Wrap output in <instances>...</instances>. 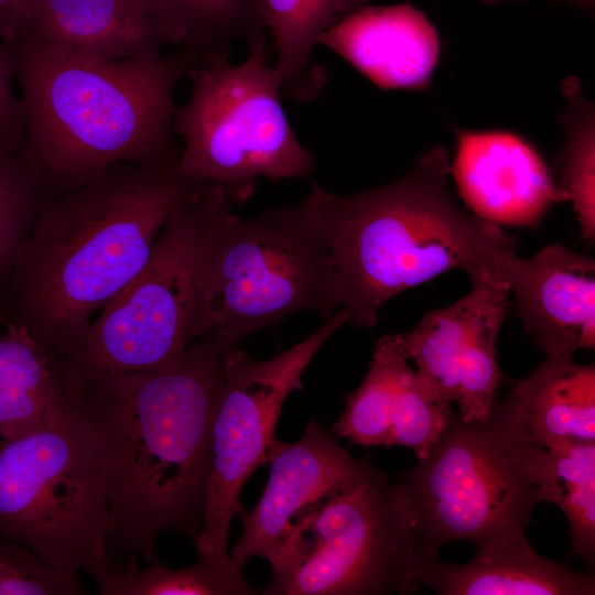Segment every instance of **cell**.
Masks as SVG:
<instances>
[{"label": "cell", "instance_id": "obj_1", "mask_svg": "<svg viewBox=\"0 0 595 595\" xmlns=\"http://www.w3.org/2000/svg\"><path fill=\"white\" fill-rule=\"evenodd\" d=\"M229 347L198 338L174 366L65 387L89 419L110 513L108 555L125 569L158 559L162 533L195 543L212 468V425Z\"/></svg>", "mask_w": 595, "mask_h": 595}, {"label": "cell", "instance_id": "obj_2", "mask_svg": "<svg viewBox=\"0 0 595 595\" xmlns=\"http://www.w3.org/2000/svg\"><path fill=\"white\" fill-rule=\"evenodd\" d=\"M177 162L113 164L39 213L0 310L55 365L145 267L167 221L209 185L183 175Z\"/></svg>", "mask_w": 595, "mask_h": 595}, {"label": "cell", "instance_id": "obj_3", "mask_svg": "<svg viewBox=\"0 0 595 595\" xmlns=\"http://www.w3.org/2000/svg\"><path fill=\"white\" fill-rule=\"evenodd\" d=\"M21 89V160L51 197L118 163L178 161L174 91L198 63L177 47L121 60L69 53L19 35L9 43Z\"/></svg>", "mask_w": 595, "mask_h": 595}, {"label": "cell", "instance_id": "obj_4", "mask_svg": "<svg viewBox=\"0 0 595 595\" xmlns=\"http://www.w3.org/2000/svg\"><path fill=\"white\" fill-rule=\"evenodd\" d=\"M450 175L437 145L386 185L351 195L313 185L301 201L328 244L347 324L374 327L387 301L446 271L502 281L516 239L462 206Z\"/></svg>", "mask_w": 595, "mask_h": 595}, {"label": "cell", "instance_id": "obj_5", "mask_svg": "<svg viewBox=\"0 0 595 595\" xmlns=\"http://www.w3.org/2000/svg\"><path fill=\"white\" fill-rule=\"evenodd\" d=\"M538 448L512 389L483 418L452 411L429 453L397 477L424 558L453 541L484 551L524 537L542 502L532 479Z\"/></svg>", "mask_w": 595, "mask_h": 595}, {"label": "cell", "instance_id": "obj_6", "mask_svg": "<svg viewBox=\"0 0 595 595\" xmlns=\"http://www.w3.org/2000/svg\"><path fill=\"white\" fill-rule=\"evenodd\" d=\"M231 203L220 186L209 184L167 221L145 267L57 361L64 387L170 368L202 338L209 255Z\"/></svg>", "mask_w": 595, "mask_h": 595}, {"label": "cell", "instance_id": "obj_7", "mask_svg": "<svg viewBox=\"0 0 595 595\" xmlns=\"http://www.w3.org/2000/svg\"><path fill=\"white\" fill-rule=\"evenodd\" d=\"M339 309L328 244L301 202L251 218L225 208L207 266L202 338L232 348L295 313L326 322Z\"/></svg>", "mask_w": 595, "mask_h": 595}, {"label": "cell", "instance_id": "obj_8", "mask_svg": "<svg viewBox=\"0 0 595 595\" xmlns=\"http://www.w3.org/2000/svg\"><path fill=\"white\" fill-rule=\"evenodd\" d=\"M72 403L53 425L0 440V539L98 583L113 566L110 513L93 425Z\"/></svg>", "mask_w": 595, "mask_h": 595}, {"label": "cell", "instance_id": "obj_9", "mask_svg": "<svg viewBox=\"0 0 595 595\" xmlns=\"http://www.w3.org/2000/svg\"><path fill=\"white\" fill-rule=\"evenodd\" d=\"M188 100L173 127L183 140L178 169L187 177L220 186L234 204L253 193L259 177L306 178L315 156L295 136L282 106V80L267 58V39L246 60L202 57L187 75Z\"/></svg>", "mask_w": 595, "mask_h": 595}, {"label": "cell", "instance_id": "obj_10", "mask_svg": "<svg viewBox=\"0 0 595 595\" xmlns=\"http://www.w3.org/2000/svg\"><path fill=\"white\" fill-rule=\"evenodd\" d=\"M425 561L405 489L372 465L298 520L261 593L414 594Z\"/></svg>", "mask_w": 595, "mask_h": 595}, {"label": "cell", "instance_id": "obj_11", "mask_svg": "<svg viewBox=\"0 0 595 595\" xmlns=\"http://www.w3.org/2000/svg\"><path fill=\"white\" fill-rule=\"evenodd\" d=\"M348 323L338 310L304 340L260 360L237 347L224 358V386L212 425V468L197 555H228L231 520L246 509L241 490L261 465L268 464L283 403L301 388L313 357Z\"/></svg>", "mask_w": 595, "mask_h": 595}, {"label": "cell", "instance_id": "obj_12", "mask_svg": "<svg viewBox=\"0 0 595 595\" xmlns=\"http://www.w3.org/2000/svg\"><path fill=\"white\" fill-rule=\"evenodd\" d=\"M508 285L499 280L472 283L455 303L428 311L401 346L431 397L458 405L464 420L485 416L497 400L502 376L497 337L509 305Z\"/></svg>", "mask_w": 595, "mask_h": 595}, {"label": "cell", "instance_id": "obj_13", "mask_svg": "<svg viewBox=\"0 0 595 595\" xmlns=\"http://www.w3.org/2000/svg\"><path fill=\"white\" fill-rule=\"evenodd\" d=\"M268 464L269 477L259 501L251 511L238 515L242 533L229 555L240 567L255 556L275 566L305 511L372 466L367 457L355 458L316 420L310 421L298 441L277 440Z\"/></svg>", "mask_w": 595, "mask_h": 595}, {"label": "cell", "instance_id": "obj_14", "mask_svg": "<svg viewBox=\"0 0 595 595\" xmlns=\"http://www.w3.org/2000/svg\"><path fill=\"white\" fill-rule=\"evenodd\" d=\"M451 175L466 208L500 227H534L569 201L537 150L511 132L457 130Z\"/></svg>", "mask_w": 595, "mask_h": 595}, {"label": "cell", "instance_id": "obj_15", "mask_svg": "<svg viewBox=\"0 0 595 595\" xmlns=\"http://www.w3.org/2000/svg\"><path fill=\"white\" fill-rule=\"evenodd\" d=\"M452 411L420 381L400 335L387 334L377 342L367 375L346 397L331 432L363 447L404 446L419 459L437 441Z\"/></svg>", "mask_w": 595, "mask_h": 595}, {"label": "cell", "instance_id": "obj_16", "mask_svg": "<svg viewBox=\"0 0 595 595\" xmlns=\"http://www.w3.org/2000/svg\"><path fill=\"white\" fill-rule=\"evenodd\" d=\"M526 333L547 357L595 349V261L560 244L500 268Z\"/></svg>", "mask_w": 595, "mask_h": 595}, {"label": "cell", "instance_id": "obj_17", "mask_svg": "<svg viewBox=\"0 0 595 595\" xmlns=\"http://www.w3.org/2000/svg\"><path fill=\"white\" fill-rule=\"evenodd\" d=\"M383 89H424L439 63L440 39L424 12L410 3L361 6L318 37Z\"/></svg>", "mask_w": 595, "mask_h": 595}, {"label": "cell", "instance_id": "obj_18", "mask_svg": "<svg viewBox=\"0 0 595 595\" xmlns=\"http://www.w3.org/2000/svg\"><path fill=\"white\" fill-rule=\"evenodd\" d=\"M19 35L98 60L128 58L184 43L143 0H28Z\"/></svg>", "mask_w": 595, "mask_h": 595}, {"label": "cell", "instance_id": "obj_19", "mask_svg": "<svg viewBox=\"0 0 595 595\" xmlns=\"http://www.w3.org/2000/svg\"><path fill=\"white\" fill-rule=\"evenodd\" d=\"M422 584L440 595H593V574L538 554L524 537L476 551L466 564L439 556L424 564Z\"/></svg>", "mask_w": 595, "mask_h": 595}, {"label": "cell", "instance_id": "obj_20", "mask_svg": "<svg viewBox=\"0 0 595 595\" xmlns=\"http://www.w3.org/2000/svg\"><path fill=\"white\" fill-rule=\"evenodd\" d=\"M532 442L541 448L595 443V366L547 357L511 388Z\"/></svg>", "mask_w": 595, "mask_h": 595}, {"label": "cell", "instance_id": "obj_21", "mask_svg": "<svg viewBox=\"0 0 595 595\" xmlns=\"http://www.w3.org/2000/svg\"><path fill=\"white\" fill-rule=\"evenodd\" d=\"M0 335V436L15 440L48 428L72 408L60 371L21 325Z\"/></svg>", "mask_w": 595, "mask_h": 595}, {"label": "cell", "instance_id": "obj_22", "mask_svg": "<svg viewBox=\"0 0 595 595\" xmlns=\"http://www.w3.org/2000/svg\"><path fill=\"white\" fill-rule=\"evenodd\" d=\"M345 0H258L263 28L275 51L282 95L313 100L324 88L325 71L313 61L320 35L342 17Z\"/></svg>", "mask_w": 595, "mask_h": 595}, {"label": "cell", "instance_id": "obj_23", "mask_svg": "<svg viewBox=\"0 0 595 595\" xmlns=\"http://www.w3.org/2000/svg\"><path fill=\"white\" fill-rule=\"evenodd\" d=\"M532 479L542 502H553L564 513L572 542L570 556L588 567L595 563V443L539 447Z\"/></svg>", "mask_w": 595, "mask_h": 595}, {"label": "cell", "instance_id": "obj_24", "mask_svg": "<svg viewBox=\"0 0 595 595\" xmlns=\"http://www.w3.org/2000/svg\"><path fill=\"white\" fill-rule=\"evenodd\" d=\"M183 36L182 48L198 61L207 55L229 56L235 43L247 48L267 32L258 0H143Z\"/></svg>", "mask_w": 595, "mask_h": 595}, {"label": "cell", "instance_id": "obj_25", "mask_svg": "<svg viewBox=\"0 0 595 595\" xmlns=\"http://www.w3.org/2000/svg\"><path fill=\"white\" fill-rule=\"evenodd\" d=\"M102 595H252L241 567L230 558L198 555L197 562L183 569L163 565L159 559L139 567L112 566L97 583Z\"/></svg>", "mask_w": 595, "mask_h": 595}, {"label": "cell", "instance_id": "obj_26", "mask_svg": "<svg viewBox=\"0 0 595 595\" xmlns=\"http://www.w3.org/2000/svg\"><path fill=\"white\" fill-rule=\"evenodd\" d=\"M561 91L567 101L559 120L565 140L555 163L556 185L573 203L581 237L595 242V108L584 95L581 82L567 76Z\"/></svg>", "mask_w": 595, "mask_h": 595}, {"label": "cell", "instance_id": "obj_27", "mask_svg": "<svg viewBox=\"0 0 595 595\" xmlns=\"http://www.w3.org/2000/svg\"><path fill=\"white\" fill-rule=\"evenodd\" d=\"M51 198L37 175L0 141V303L17 253Z\"/></svg>", "mask_w": 595, "mask_h": 595}, {"label": "cell", "instance_id": "obj_28", "mask_svg": "<svg viewBox=\"0 0 595 595\" xmlns=\"http://www.w3.org/2000/svg\"><path fill=\"white\" fill-rule=\"evenodd\" d=\"M77 573L57 569L24 545L0 539V595H83Z\"/></svg>", "mask_w": 595, "mask_h": 595}, {"label": "cell", "instance_id": "obj_29", "mask_svg": "<svg viewBox=\"0 0 595 595\" xmlns=\"http://www.w3.org/2000/svg\"><path fill=\"white\" fill-rule=\"evenodd\" d=\"M15 63L9 44L0 36V141L19 154L23 138L21 101L12 88Z\"/></svg>", "mask_w": 595, "mask_h": 595}, {"label": "cell", "instance_id": "obj_30", "mask_svg": "<svg viewBox=\"0 0 595 595\" xmlns=\"http://www.w3.org/2000/svg\"><path fill=\"white\" fill-rule=\"evenodd\" d=\"M28 0H0V36L9 44L22 31Z\"/></svg>", "mask_w": 595, "mask_h": 595}, {"label": "cell", "instance_id": "obj_31", "mask_svg": "<svg viewBox=\"0 0 595 595\" xmlns=\"http://www.w3.org/2000/svg\"><path fill=\"white\" fill-rule=\"evenodd\" d=\"M369 0H345L343 4L342 10V17L350 13L351 11L356 10L357 8L365 6Z\"/></svg>", "mask_w": 595, "mask_h": 595}, {"label": "cell", "instance_id": "obj_32", "mask_svg": "<svg viewBox=\"0 0 595 595\" xmlns=\"http://www.w3.org/2000/svg\"><path fill=\"white\" fill-rule=\"evenodd\" d=\"M486 3H496L505 0H483ZM519 1V0H517ZM583 9H589L594 4V0H565Z\"/></svg>", "mask_w": 595, "mask_h": 595}, {"label": "cell", "instance_id": "obj_33", "mask_svg": "<svg viewBox=\"0 0 595 595\" xmlns=\"http://www.w3.org/2000/svg\"><path fill=\"white\" fill-rule=\"evenodd\" d=\"M6 325V318L2 314V312L0 311V326H4Z\"/></svg>", "mask_w": 595, "mask_h": 595}]
</instances>
